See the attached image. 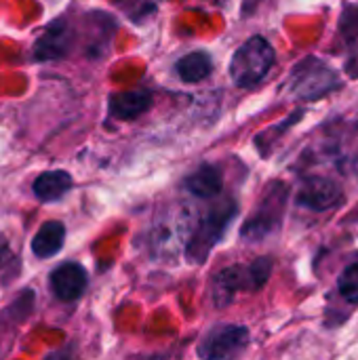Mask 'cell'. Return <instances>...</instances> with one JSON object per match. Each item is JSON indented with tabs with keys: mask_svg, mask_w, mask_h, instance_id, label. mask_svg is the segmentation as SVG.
<instances>
[{
	"mask_svg": "<svg viewBox=\"0 0 358 360\" xmlns=\"http://www.w3.org/2000/svg\"><path fill=\"white\" fill-rule=\"evenodd\" d=\"M249 344V331L243 325H215L198 342L196 354L203 360H228Z\"/></svg>",
	"mask_w": 358,
	"mask_h": 360,
	"instance_id": "obj_6",
	"label": "cell"
},
{
	"mask_svg": "<svg viewBox=\"0 0 358 360\" xmlns=\"http://www.w3.org/2000/svg\"><path fill=\"white\" fill-rule=\"evenodd\" d=\"M32 188H34V194L38 200L55 202L68 194V190L72 188V177L65 171H46L36 177Z\"/></svg>",
	"mask_w": 358,
	"mask_h": 360,
	"instance_id": "obj_14",
	"label": "cell"
},
{
	"mask_svg": "<svg viewBox=\"0 0 358 360\" xmlns=\"http://www.w3.org/2000/svg\"><path fill=\"white\" fill-rule=\"evenodd\" d=\"M272 274V259L257 257L249 264L230 266L213 278V300L217 308L228 306L238 293L260 291Z\"/></svg>",
	"mask_w": 358,
	"mask_h": 360,
	"instance_id": "obj_1",
	"label": "cell"
},
{
	"mask_svg": "<svg viewBox=\"0 0 358 360\" xmlns=\"http://www.w3.org/2000/svg\"><path fill=\"white\" fill-rule=\"evenodd\" d=\"M152 93L150 91H124L110 97V114L118 120H133L150 110L152 105Z\"/></svg>",
	"mask_w": 358,
	"mask_h": 360,
	"instance_id": "obj_11",
	"label": "cell"
},
{
	"mask_svg": "<svg viewBox=\"0 0 358 360\" xmlns=\"http://www.w3.org/2000/svg\"><path fill=\"white\" fill-rule=\"evenodd\" d=\"M234 215H236V202L234 200H226V202L213 207L203 217V221L198 226H194V232H192L190 243L186 247V255L194 264H203L209 257V253L213 251V247L226 234Z\"/></svg>",
	"mask_w": 358,
	"mask_h": 360,
	"instance_id": "obj_4",
	"label": "cell"
},
{
	"mask_svg": "<svg viewBox=\"0 0 358 360\" xmlns=\"http://www.w3.org/2000/svg\"><path fill=\"white\" fill-rule=\"evenodd\" d=\"M190 226H192L190 213H186L181 209L171 211L152 230V245H154V249L158 253H165V255H169V253L175 255L184 245L188 247L190 236L194 232V228H190Z\"/></svg>",
	"mask_w": 358,
	"mask_h": 360,
	"instance_id": "obj_7",
	"label": "cell"
},
{
	"mask_svg": "<svg viewBox=\"0 0 358 360\" xmlns=\"http://www.w3.org/2000/svg\"><path fill=\"white\" fill-rule=\"evenodd\" d=\"M342 198V188L329 177H308L298 192V202L310 211H329L338 207Z\"/></svg>",
	"mask_w": 358,
	"mask_h": 360,
	"instance_id": "obj_8",
	"label": "cell"
},
{
	"mask_svg": "<svg viewBox=\"0 0 358 360\" xmlns=\"http://www.w3.org/2000/svg\"><path fill=\"white\" fill-rule=\"evenodd\" d=\"M72 46V27L68 25L65 19H55L49 23L40 38L34 44V57L38 61H49V59H59L68 55Z\"/></svg>",
	"mask_w": 358,
	"mask_h": 360,
	"instance_id": "obj_9",
	"label": "cell"
},
{
	"mask_svg": "<svg viewBox=\"0 0 358 360\" xmlns=\"http://www.w3.org/2000/svg\"><path fill=\"white\" fill-rule=\"evenodd\" d=\"M224 186V177L222 171L213 165H203L200 169H196L192 175H188L186 179V188L190 194L198 196V198H211L217 196L222 192Z\"/></svg>",
	"mask_w": 358,
	"mask_h": 360,
	"instance_id": "obj_13",
	"label": "cell"
},
{
	"mask_svg": "<svg viewBox=\"0 0 358 360\" xmlns=\"http://www.w3.org/2000/svg\"><path fill=\"white\" fill-rule=\"evenodd\" d=\"M272 63H274L272 44L262 36H253L247 42H243L232 55L230 78L236 86L251 89L270 72Z\"/></svg>",
	"mask_w": 358,
	"mask_h": 360,
	"instance_id": "obj_2",
	"label": "cell"
},
{
	"mask_svg": "<svg viewBox=\"0 0 358 360\" xmlns=\"http://www.w3.org/2000/svg\"><path fill=\"white\" fill-rule=\"evenodd\" d=\"M87 285H89V276L80 264L68 262L51 272V289L61 302L78 300L84 293Z\"/></svg>",
	"mask_w": 358,
	"mask_h": 360,
	"instance_id": "obj_10",
	"label": "cell"
},
{
	"mask_svg": "<svg viewBox=\"0 0 358 360\" xmlns=\"http://www.w3.org/2000/svg\"><path fill=\"white\" fill-rule=\"evenodd\" d=\"M44 360H74L72 359V352L70 350H57V352H51Z\"/></svg>",
	"mask_w": 358,
	"mask_h": 360,
	"instance_id": "obj_18",
	"label": "cell"
},
{
	"mask_svg": "<svg viewBox=\"0 0 358 360\" xmlns=\"http://www.w3.org/2000/svg\"><path fill=\"white\" fill-rule=\"evenodd\" d=\"M338 86H340L338 74L314 57L300 61L287 78V91L293 97L306 99V101H314V99L335 91Z\"/></svg>",
	"mask_w": 358,
	"mask_h": 360,
	"instance_id": "obj_5",
	"label": "cell"
},
{
	"mask_svg": "<svg viewBox=\"0 0 358 360\" xmlns=\"http://www.w3.org/2000/svg\"><path fill=\"white\" fill-rule=\"evenodd\" d=\"M338 289H340V295H342L348 304L358 306V262L357 264H350V266L342 272L340 283H338Z\"/></svg>",
	"mask_w": 358,
	"mask_h": 360,
	"instance_id": "obj_16",
	"label": "cell"
},
{
	"mask_svg": "<svg viewBox=\"0 0 358 360\" xmlns=\"http://www.w3.org/2000/svg\"><path fill=\"white\" fill-rule=\"evenodd\" d=\"M287 196H289L287 188L279 181L266 190V194L262 196L253 215L243 226L241 234L247 243H260V240L272 236L281 228L283 217H285Z\"/></svg>",
	"mask_w": 358,
	"mask_h": 360,
	"instance_id": "obj_3",
	"label": "cell"
},
{
	"mask_svg": "<svg viewBox=\"0 0 358 360\" xmlns=\"http://www.w3.org/2000/svg\"><path fill=\"white\" fill-rule=\"evenodd\" d=\"M8 259H11V247H8L6 238L0 234V268H2Z\"/></svg>",
	"mask_w": 358,
	"mask_h": 360,
	"instance_id": "obj_17",
	"label": "cell"
},
{
	"mask_svg": "<svg viewBox=\"0 0 358 360\" xmlns=\"http://www.w3.org/2000/svg\"><path fill=\"white\" fill-rule=\"evenodd\" d=\"M179 78L188 84H196L205 78L211 76L213 72V61H211V55L205 53V51H194V53H188L184 55L177 65H175Z\"/></svg>",
	"mask_w": 358,
	"mask_h": 360,
	"instance_id": "obj_15",
	"label": "cell"
},
{
	"mask_svg": "<svg viewBox=\"0 0 358 360\" xmlns=\"http://www.w3.org/2000/svg\"><path fill=\"white\" fill-rule=\"evenodd\" d=\"M63 240H65V226L61 221H46L32 238V253L40 259L53 257L61 251Z\"/></svg>",
	"mask_w": 358,
	"mask_h": 360,
	"instance_id": "obj_12",
	"label": "cell"
}]
</instances>
